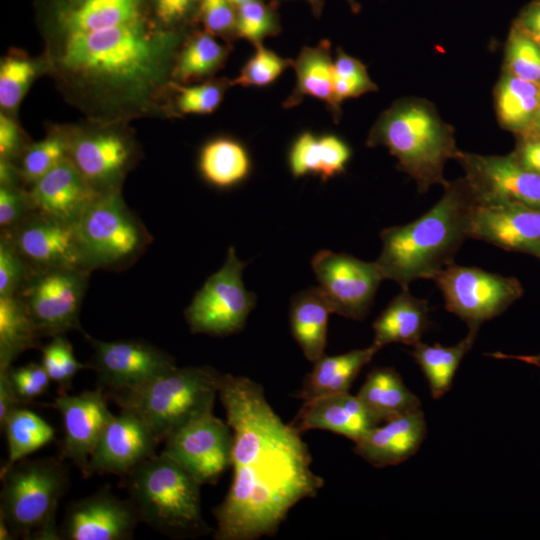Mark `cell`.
Segmentation results:
<instances>
[{"label":"cell","instance_id":"obj_49","mask_svg":"<svg viewBox=\"0 0 540 540\" xmlns=\"http://www.w3.org/2000/svg\"><path fill=\"white\" fill-rule=\"evenodd\" d=\"M200 0H152L153 14L165 28L178 30L197 18Z\"/></svg>","mask_w":540,"mask_h":540},{"label":"cell","instance_id":"obj_25","mask_svg":"<svg viewBox=\"0 0 540 540\" xmlns=\"http://www.w3.org/2000/svg\"><path fill=\"white\" fill-rule=\"evenodd\" d=\"M148 15V0H54L46 33L83 29Z\"/></svg>","mask_w":540,"mask_h":540},{"label":"cell","instance_id":"obj_43","mask_svg":"<svg viewBox=\"0 0 540 540\" xmlns=\"http://www.w3.org/2000/svg\"><path fill=\"white\" fill-rule=\"evenodd\" d=\"M44 369L52 381L65 393L70 388L74 376L85 365L74 356L70 342L62 335H56L52 341L42 348V361Z\"/></svg>","mask_w":540,"mask_h":540},{"label":"cell","instance_id":"obj_42","mask_svg":"<svg viewBox=\"0 0 540 540\" xmlns=\"http://www.w3.org/2000/svg\"><path fill=\"white\" fill-rule=\"evenodd\" d=\"M254 47L255 53L242 67L239 75L231 81L232 85L267 86L273 83L288 67L292 66V59L280 57L264 47L262 43Z\"/></svg>","mask_w":540,"mask_h":540},{"label":"cell","instance_id":"obj_47","mask_svg":"<svg viewBox=\"0 0 540 540\" xmlns=\"http://www.w3.org/2000/svg\"><path fill=\"white\" fill-rule=\"evenodd\" d=\"M6 371L23 402L44 394L51 380L43 365L38 363H30L16 368L11 366Z\"/></svg>","mask_w":540,"mask_h":540},{"label":"cell","instance_id":"obj_36","mask_svg":"<svg viewBox=\"0 0 540 540\" xmlns=\"http://www.w3.org/2000/svg\"><path fill=\"white\" fill-rule=\"evenodd\" d=\"M68 157V137L59 133L51 134L26 148L18 167L21 179L24 183L33 185Z\"/></svg>","mask_w":540,"mask_h":540},{"label":"cell","instance_id":"obj_23","mask_svg":"<svg viewBox=\"0 0 540 540\" xmlns=\"http://www.w3.org/2000/svg\"><path fill=\"white\" fill-rule=\"evenodd\" d=\"M29 192L35 210L70 223L100 195L69 157L35 182Z\"/></svg>","mask_w":540,"mask_h":540},{"label":"cell","instance_id":"obj_16","mask_svg":"<svg viewBox=\"0 0 540 540\" xmlns=\"http://www.w3.org/2000/svg\"><path fill=\"white\" fill-rule=\"evenodd\" d=\"M469 238L504 250L540 255V211L509 201H479L474 208Z\"/></svg>","mask_w":540,"mask_h":540},{"label":"cell","instance_id":"obj_58","mask_svg":"<svg viewBox=\"0 0 540 540\" xmlns=\"http://www.w3.org/2000/svg\"><path fill=\"white\" fill-rule=\"evenodd\" d=\"M527 133H536V134H540V108L537 112V115L535 117V120L533 122V126L531 128V130Z\"/></svg>","mask_w":540,"mask_h":540},{"label":"cell","instance_id":"obj_37","mask_svg":"<svg viewBox=\"0 0 540 540\" xmlns=\"http://www.w3.org/2000/svg\"><path fill=\"white\" fill-rule=\"evenodd\" d=\"M277 2L255 0L237 8V37L254 46L263 39L276 36L281 31Z\"/></svg>","mask_w":540,"mask_h":540},{"label":"cell","instance_id":"obj_26","mask_svg":"<svg viewBox=\"0 0 540 540\" xmlns=\"http://www.w3.org/2000/svg\"><path fill=\"white\" fill-rule=\"evenodd\" d=\"M428 301L413 296L402 288L373 322V343L381 349L390 343L415 346L428 328Z\"/></svg>","mask_w":540,"mask_h":540},{"label":"cell","instance_id":"obj_48","mask_svg":"<svg viewBox=\"0 0 540 540\" xmlns=\"http://www.w3.org/2000/svg\"><path fill=\"white\" fill-rule=\"evenodd\" d=\"M289 166L295 177H301L308 173L318 175L320 168L319 137L308 131L300 134L291 147Z\"/></svg>","mask_w":540,"mask_h":540},{"label":"cell","instance_id":"obj_4","mask_svg":"<svg viewBox=\"0 0 540 540\" xmlns=\"http://www.w3.org/2000/svg\"><path fill=\"white\" fill-rule=\"evenodd\" d=\"M127 474L129 500L139 521L170 537H189L209 529L201 511V484L164 452Z\"/></svg>","mask_w":540,"mask_h":540},{"label":"cell","instance_id":"obj_40","mask_svg":"<svg viewBox=\"0 0 540 540\" xmlns=\"http://www.w3.org/2000/svg\"><path fill=\"white\" fill-rule=\"evenodd\" d=\"M334 92L339 105L347 99L376 91V84L370 79L366 66L358 59L337 48L333 61Z\"/></svg>","mask_w":540,"mask_h":540},{"label":"cell","instance_id":"obj_1","mask_svg":"<svg viewBox=\"0 0 540 540\" xmlns=\"http://www.w3.org/2000/svg\"><path fill=\"white\" fill-rule=\"evenodd\" d=\"M218 395L233 431V479L213 512L214 538L272 536L296 504L318 494L324 479L312 469L301 433L275 413L260 384L222 374Z\"/></svg>","mask_w":540,"mask_h":540},{"label":"cell","instance_id":"obj_31","mask_svg":"<svg viewBox=\"0 0 540 540\" xmlns=\"http://www.w3.org/2000/svg\"><path fill=\"white\" fill-rule=\"evenodd\" d=\"M540 108V83L505 72L496 89V112L503 127L529 132Z\"/></svg>","mask_w":540,"mask_h":540},{"label":"cell","instance_id":"obj_59","mask_svg":"<svg viewBox=\"0 0 540 540\" xmlns=\"http://www.w3.org/2000/svg\"><path fill=\"white\" fill-rule=\"evenodd\" d=\"M520 359L524 360V361H527L528 363H532L534 365H537L538 367H540V362H539V359L537 357H519Z\"/></svg>","mask_w":540,"mask_h":540},{"label":"cell","instance_id":"obj_11","mask_svg":"<svg viewBox=\"0 0 540 540\" xmlns=\"http://www.w3.org/2000/svg\"><path fill=\"white\" fill-rule=\"evenodd\" d=\"M311 266L333 313L354 320L367 316L384 279L376 262L321 250L312 258Z\"/></svg>","mask_w":540,"mask_h":540},{"label":"cell","instance_id":"obj_28","mask_svg":"<svg viewBox=\"0 0 540 540\" xmlns=\"http://www.w3.org/2000/svg\"><path fill=\"white\" fill-rule=\"evenodd\" d=\"M333 313L320 287L296 294L290 307V325L294 339L305 357L315 362L325 353L329 315Z\"/></svg>","mask_w":540,"mask_h":540},{"label":"cell","instance_id":"obj_32","mask_svg":"<svg viewBox=\"0 0 540 540\" xmlns=\"http://www.w3.org/2000/svg\"><path fill=\"white\" fill-rule=\"evenodd\" d=\"M230 51L228 43L207 31L195 32L178 51L171 78L185 84L211 76L224 65Z\"/></svg>","mask_w":540,"mask_h":540},{"label":"cell","instance_id":"obj_38","mask_svg":"<svg viewBox=\"0 0 540 540\" xmlns=\"http://www.w3.org/2000/svg\"><path fill=\"white\" fill-rule=\"evenodd\" d=\"M36 63L20 53L4 57L0 65V106L14 110L36 75Z\"/></svg>","mask_w":540,"mask_h":540},{"label":"cell","instance_id":"obj_33","mask_svg":"<svg viewBox=\"0 0 540 540\" xmlns=\"http://www.w3.org/2000/svg\"><path fill=\"white\" fill-rule=\"evenodd\" d=\"M40 334L18 296L0 297V371L24 351L38 347Z\"/></svg>","mask_w":540,"mask_h":540},{"label":"cell","instance_id":"obj_50","mask_svg":"<svg viewBox=\"0 0 540 540\" xmlns=\"http://www.w3.org/2000/svg\"><path fill=\"white\" fill-rule=\"evenodd\" d=\"M321 162L318 175L323 182L343 173L350 159L349 146L335 135H323L319 137Z\"/></svg>","mask_w":540,"mask_h":540},{"label":"cell","instance_id":"obj_45","mask_svg":"<svg viewBox=\"0 0 540 540\" xmlns=\"http://www.w3.org/2000/svg\"><path fill=\"white\" fill-rule=\"evenodd\" d=\"M33 270L11 241L0 236V297L15 296Z\"/></svg>","mask_w":540,"mask_h":540},{"label":"cell","instance_id":"obj_56","mask_svg":"<svg viewBox=\"0 0 540 540\" xmlns=\"http://www.w3.org/2000/svg\"><path fill=\"white\" fill-rule=\"evenodd\" d=\"M14 538L12 531L3 518L0 517V540H11Z\"/></svg>","mask_w":540,"mask_h":540},{"label":"cell","instance_id":"obj_52","mask_svg":"<svg viewBox=\"0 0 540 540\" xmlns=\"http://www.w3.org/2000/svg\"><path fill=\"white\" fill-rule=\"evenodd\" d=\"M512 154L524 168L540 173V134L525 133Z\"/></svg>","mask_w":540,"mask_h":540},{"label":"cell","instance_id":"obj_27","mask_svg":"<svg viewBox=\"0 0 540 540\" xmlns=\"http://www.w3.org/2000/svg\"><path fill=\"white\" fill-rule=\"evenodd\" d=\"M380 349L374 344L367 348L317 359L304 379L298 396L303 401L317 397L349 392L352 383Z\"/></svg>","mask_w":540,"mask_h":540},{"label":"cell","instance_id":"obj_30","mask_svg":"<svg viewBox=\"0 0 540 540\" xmlns=\"http://www.w3.org/2000/svg\"><path fill=\"white\" fill-rule=\"evenodd\" d=\"M479 328H469L467 335L452 346L439 343L428 345L418 343L411 352L427 379L431 396L434 399L446 394L453 383L455 373L463 357L472 348Z\"/></svg>","mask_w":540,"mask_h":540},{"label":"cell","instance_id":"obj_13","mask_svg":"<svg viewBox=\"0 0 540 540\" xmlns=\"http://www.w3.org/2000/svg\"><path fill=\"white\" fill-rule=\"evenodd\" d=\"M33 271L55 268L91 272L80 247L74 223L33 211L8 231H1Z\"/></svg>","mask_w":540,"mask_h":540},{"label":"cell","instance_id":"obj_44","mask_svg":"<svg viewBox=\"0 0 540 540\" xmlns=\"http://www.w3.org/2000/svg\"><path fill=\"white\" fill-rule=\"evenodd\" d=\"M205 31L226 41L237 39V8L228 0H200L197 18Z\"/></svg>","mask_w":540,"mask_h":540},{"label":"cell","instance_id":"obj_20","mask_svg":"<svg viewBox=\"0 0 540 540\" xmlns=\"http://www.w3.org/2000/svg\"><path fill=\"white\" fill-rule=\"evenodd\" d=\"M54 407L63 418L62 455L87 475L89 459L114 416L108 409L106 395L100 388L77 395L61 393L55 399Z\"/></svg>","mask_w":540,"mask_h":540},{"label":"cell","instance_id":"obj_12","mask_svg":"<svg viewBox=\"0 0 540 540\" xmlns=\"http://www.w3.org/2000/svg\"><path fill=\"white\" fill-rule=\"evenodd\" d=\"M164 442L163 452L201 485L215 483L231 466L233 431L213 412L184 425Z\"/></svg>","mask_w":540,"mask_h":540},{"label":"cell","instance_id":"obj_5","mask_svg":"<svg viewBox=\"0 0 540 540\" xmlns=\"http://www.w3.org/2000/svg\"><path fill=\"white\" fill-rule=\"evenodd\" d=\"M221 375L210 367L175 366L134 388L109 392L121 408L140 417L159 442L213 412Z\"/></svg>","mask_w":540,"mask_h":540},{"label":"cell","instance_id":"obj_9","mask_svg":"<svg viewBox=\"0 0 540 540\" xmlns=\"http://www.w3.org/2000/svg\"><path fill=\"white\" fill-rule=\"evenodd\" d=\"M245 267L230 247L224 265L206 280L185 310L192 333L225 336L243 328L256 303V296L242 281Z\"/></svg>","mask_w":540,"mask_h":540},{"label":"cell","instance_id":"obj_60","mask_svg":"<svg viewBox=\"0 0 540 540\" xmlns=\"http://www.w3.org/2000/svg\"><path fill=\"white\" fill-rule=\"evenodd\" d=\"M234 7L238 8L240 7L241 5H244L246 3H249L251 1H255V0H228Z\"/></svg>","mask_w":540,"mask_h":540},{"label":"cell","instance_id":"obj_54","mask_svg":"<svg viewBox=\"0 0 540 540\" xmlns=\"http://www.w3.org/2000/svg\"><path fill=\"white\" fill-rule=\"evenodd\" d=\"M22 403L7 371H0V424L9 412L21 406Z\"/></svg>","mask_w":540,"mask_h":540},{"label":"cell","instance_id":"obj_18","mask_svg":"<svg viewBox=\"0 0 540 540\" xmlns=\"http://www.w3.org/2000/svg\"><path fill=\"white\" fill-rule=\"evenodd\" d=\"M69 140V158L100 194L120 191V183L132 165V142L115 131L80 134Z\"/></svg>","mask_w":540,"mask_h":540},{"label":"cell","instance_id":"obj_29","mask_svg":"<svg viewBox=\"0 0 540 540\" xmlns=\"http://www.w3.org/2000/svg\"><path fill=\"white\" fill-rule=\"evenodd\" d=\"M356 395L379 423L421 407L419 398L407 388L399 373L389 367L371 370Z\"/></svg>","mask_w":540,"mask_h":540},{"label":"cell","instance_id":"obj_15","mask_svg":"<svg viewBox=\"0 0 540 540\" xmlns=\"http://www.w3.org/2000/svg\"><path fill=\"white\" fill-rule=\"evenodd\" d=\"M479 201L516 202L540 211V173L524 168L514 157L458 151L455 158Z\"/></svg>","mask_w":540,"mask_h":540},{"label":"cell","instance_id":"obj_17","mask_svg":"<svg viewBox=\"0 0 540 540\" xmlns=\"http://www.w3.org/2000/svg\"><path fill=\"white\" fill-rule=\"evenodd\" d=\"M138 521L130 500L124 501L105 488L68 507L60 538L126 540L133 537Z\"/></svg>","mask_w":540,"mask_h":540},{"label":"cell","instance_id":"obj_22","mask_svg":"<svg viewBox=\"0 0 540 540\" xmlns=\"http://www.w3.org/2000/svg\"><path fill=\"white\" fill-rule=\"evenodd\" d=\"M427 434L424 414L420 409L377 425L355 442V453L375 467L400 464L413 456Z\"/></svg>","mask_w":540,"mask_h":540},{"label":"cell","instance_id":"obj_35","mask_svg":"<svg viewBox=\"0 0 540 540\" xmlns=\"http://www.w3.org/2000/svg\"><path fill=\"white\" fill-rule=\"evenodd\" d=\"M0 425L4 429L8 444V459L2 466L1 473L47 445L55 436V431L48 422L21 406L9 412Z\"/></svg>","mask_w":540,"mask_h":540},{"label":"cell","instance_id":"obj_61","mask_svg":"<svg viewBox=\"0 0 540 540\" xmlns=\"http://www.w3.org/2000/svg\"><path fill=\"white\" fill-rule=\"evenodd\" d=\"M347 2L349 3V6L354 13L359 12L360 5L355 0H347Z\"/></svg>","mask_w":540,"mask_h":540},{"label":"cell","instance_id":"obj_6","mask_svg":"<svg viewBox=\"0 0 540 540\" xmlns=\"http://www.w3.org/2000/svg\"><path fill=\"white\" fill-rule=\"evenodd\" d=\"M1 479L0 517L13 535L60 539L55 514L68 486L65 466L52 458L20 460L1 473Z\"/></svg>","mask_w":540,"mask_h":540},{"label":"cell","instance_id":"obj_39","mask_svg":"<svg viewBox=\"0 0 540 540\" xmlns=\"http://www.w3.org/2000/svg\"><path fill=\"white\" fill-rule=\"evenodd\" d=\"M231 81L222 79L200 85L184 86L170 83L175 93V107L180 114H210L220 103Z\"/></svg>","mask_w":540,"mask_h":540},{"label":"cell","instance_id":"obj_14","mask_svg":"<svg viewBox=\"0 0 540 540\" xmlns=\"http://www.w3.org/2000/svg\"><path fill=\"white\" fill-rule=\"evenodd\" d=\"M83 335L93 348L90 366L109 392L134 388L176 366L170 355L147 342L102 341Z\"/></svg>","mask_w":540,"mask_h":540},{"label":"cell","instance_id":"obj_8","mask_svg":"<svg viewBox=\"0 0 540 540\" xmlns=\"http://www.w3.org/2000/svg\"><path fill=\"white\" fill-rule=\"evenodd\" d=\"M441 291L446 309L466 322L468 328L504 312L523 294L520 282L478 267L452 263L432 279Z\"/></svg>","mask_w":540,"mask_h":540},{"label":"cell","instance_id":"obj_3","mask_svg":"<svg viewBox=\"0 0 540 540\" xmlns=\"http://www.w3.org/2000/svg\"><path fill=\"white\" fill-rule=\"evenodd\" d=\"M369 147L384 146L397 159L398 169L426 192L433 185H447L444 166L458 153L453 129L431 104L405 99L393 103L377 119L367 138Z\"/></svg>","mask_w":540,"mask_h":540},{"label":"cell","instance_id":"obj_10","mask_svg":"<svg viewBox=\"0 0 540 540\" xmlns=\"http://www.w3.org/2000/svg\"><path fill=\"white\" fill-rule=\"evenodd\" d=\"M90 272L55 268L32 271L18 291L40 336L62 335L69 330L84 333L79 313Z\"/></svg>","mask_w":540,"mask_h":540},{"label":"cell","instance_id":"obj_19","mask_svg":"<svg viewBox=\"0 0 540 540\" xmlns=\"http://www.w3.org/2000/svg\"><path fill=\"white\" fill-rule=\"evenodd\" d=\"M159 441L148 425L128 410L114 415L104 428L89 459L87 475L128 473L155 455Z\"/></svg>","mask_w":540,"mask_h":540},{"label":"cell","instance_id":"obj_57","mask_svg":"<svg viewBox=\"0 0 540 540\" xmlns=\"http://www.w3.org/2000/svg\"><path fill=\"white\" fill-rule=\"evenodd\" d=\"M306 1L309 3L315 17H319L323 11L325 1L324 0H306Z\"/></svg>","mask_w":540,"mask_h":540},{"label":"cell","instance_id":"obj_51","mask_svg":"<svg viewBox=\"0 0 540 540\" xmlns=\"http://www.w3.org/2000/svg\"><path fill=\"white\" fill-rule=\"evenodd\" d=\"M28 147V146H27ZM19 127L7 115H0V158L12 160L26 150Z\"/></svg>","mask_w":540,"mask_h":540},{"label":"cell","instance_id":"obj_7","mask_svg":"<svg viewBox=\"0 0 540 540\" xmlns=\"http://www.w3.org/2000/svg\"><path fill=\"white\" fill-rule=\"evenodd\" d=\"M74 226L90 271L126 269L152 241L141 220L125 204L120 191L100 194Z\"/></svg>","mask_w":540,"mask_h":540},{"label":"cell","instance_id":"obj_21","mask_svg":"<svg viewBox=\"0 0 540 540\" xmlns=\"http://www.w3.org/2000/svg\"><path fill=\"white\" fill-rule=\"evenodd\" d=\"M290 424L300 433L321 429L357 442L380 423L357 395L344 392L303 401Z\"/></svg>","mask_w":540,"mask_h":540},{"label":"cell","instance_id":"obj_24","mask_svg":"<svg viewBox=\"0 0 540 540\" xmlns=\"http://www.w3.org/2000/svg\"><path fill=\"white\" fill-rule=\"evenodd\" d=\"M291 67L296 74V85L284 101L283 107L293 108L299 105L305 96H311L324 102L335 122H338L341 105L336 101L334 92L330 42L323 39L314 47H303Z\"/></svg>","mask_w":540,"mask_h":540},{"label":"cell","instance_id":"obj_34","mask_svg":"<svg viewBox=\"0 0 540 540\" xmlns=\"http://www.w3.org/2000/svg\"><path fill=\"white\" fill-rule=\"evenodd\" d=\"M199 168L206 181L217 187L227 188L247 177L250 159L246 149L238 141L217 138L202 148Z\"/></svg>","mask_w":540,"mask_h":540},{"label":"cell","instance_id":"obj_53","mask_svg":"<svg viewBox=\"0 0 540 540\" xmlns=\"http://www.w3.org/2000/svg\"><path fill=\"white\" fill-rule=\"evenodd\" d=\"M514 27L540 43V0L530 2L520 12Z\"/></svg>","mask_w":540,"mask_h":540},{"label":"cell","instance_id":"obj_55","mask_svg":"<svg viewBox=\"0 0 540 540\" xmlns=\"http://www.w3.org/2000/svg\"><path fill=\"white\" fill-rule=\"evenodd\" d=\"M22 181L19 168L12 160L0 158V184L1 186H19Z\"/></svg>","mask_w":540,"mask_h":540},{"label":"cell","instance_id":"obj_2","mask_svg":"<svg viewBox=\"0 0 540 540\" xmlns=\"http://www.w3.org/2000/svg\"><path fill=\"white\" fill-rule=\"evenodd\" d=\"M477 198L465 178L448 182L440 200L416 220L380 232L382 250L375 261L384 279L408 288L417 279H433L454 263L469 238Z\"/></svg>","mask_w":540,"mask_h":540},{"label":"cell","instance_id":"obj_62","mask_svg":"<svg viewBox=\"0 0 540 540\" xmlns=\"http://www.w3.org/2000/svg\"><path fill=\"white\" fill-rule=\"evenodd\" d=\"M538 258L540 259V255L538 256Z\"/></svg>","mask_w":540,"mask_h":540},{"label":"cell","instance_id":"obj_41","mask_svg":"<svg viewBox=\"0 0 540 540\" xmlns=\"http://www.w3.org/2000/svg\"><path fill=\"white\" fill-rule=\"evenodd\" d=\"M506 68L519 78L540 83V43L514 26L507 42Z\"/></svg>","mask_w":540,"mask_h":540},{"label":"cell","instance_id":"obj_46","mask_svg":"<svg viewBox=\"0 0 540 540\" xmlns=\"http://www.w3.org/2000/svg\"><path fill=\"white\" fill-rule=\"evenodd\" d=\"M35 211L30 192L19 186H0V227L8 231Z\"/></svg>","mask_w":540,"mask_h":540}]
</instances>
